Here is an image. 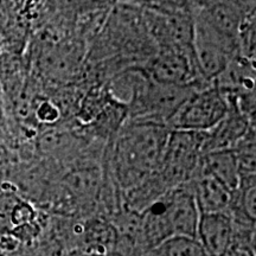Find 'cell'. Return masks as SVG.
<instances>
[{
    "label": "cell",
    "mask_w": 256,
    "mask_h": 256,
    "mask_svg": "<svg viewBox=\"0 0 256 256\" xmlns=\"http://www.w3.org/2000/svg\"><path fill=\"white\" fill-rule=\"evenodd\" d=\"M168 134L165 124L124 121L110 151V174L116 186L127 191L158 171Z\"/></svg>",
    "instance_id": "1"
},
{
    "label": "cell",
    "mask_w": 256,
    "mask_h": 256,
    "mask_svg": "<svg viewBox=\"0 0 256 256\" xmlns=\"http://www.w3.org/2000/svg\"><path fill=\"white\" fill-rule=\"evenodd\" d=\"M200 216L191 188L182 185L166 192L145 210L144 236L153 248L174 238L197 240Z\"/></svg>",
    "instance_id": "2"
},
{
    "label": "cell",
    "mask_w": 256,
    "mask_h": 256,
    "mask_svg": "<svg viewBox=\"0 0 256 256\" xmlns=\"http://www.w3.org/2000/svg\"><path fill=\"white\" fill-rule=\"evenodd\" d=\"M206 132L170 130L168 142L158 170L170 190L192 180L200 170Z\"/></svg>",
    "instance_id": "3"
},
{
    "label": "cell",
    "mask_w": 256,
    "mask_h": 256,
    "mask_svg": "<svg viewBox=\"0 0 256 256\" xmlns=\"http://www.w3.org/2000/svg\"><path fill=\"white\" fill-rule=\"evenodd\" d=\"M229 104L215 83L198 88L168 122L170 130L210 132L228 113Z\"/></svg>",
    "instance_id": "4"
},
{
    "label": "cell",
    "mask_w": 256,
    "mask_h": 256,
    "mask_svg": "<svg viewBox=\"0 0 256 256\" xmlns=\"http://www.w3.org/2000/svg\"><path fill=\"white\" fill-rule=\"evenodd\" d=\"M147 76L156 83L178 87H203L192 49H159L142 66Z\"/></svg>",
    "instance_id": "5"
},
{
    "label": "cell",
    "mask_w": 256,
    "mask_h": 256,
    "mask_svg": "<svg viewBox=\"0 0 256 256\" xmlns=\"http://www.w3.org/2000/svg\"><path fill=\"white\" fill-rule=\"evenodd\" d=\"M197 241L208 256H224L232 247L234 223L229 214H203L200 216Z\"/></svg>",
    "instance_id": "6"
},
{
    "label": "cell",
    "mask_w": 256,
    "mask_h": 256,
    "mask_svg": "<svg viewBox=\"0 0 256 256\" xmlns=\"http://www.w3.org/2000/svg\"><path fill=\"white\" fill-rule=\"evenodd\" d=\"M229 110L217 126L206 132L204 153L224 150H235L240 142L252 130V119L243 114L235 104H229Z\"/></svg>",
    "instance_id": "7"
},
{
    "label": "cell",
    "mask_w": 256,
    "mask_h": 256,
    "mask_svg": "<svg viewBox=\"0 0 256 256\" xmlns=\"http://www.w3.org/2000/svg\"><path fill=\"white\" fill-rule=\"evenodd\" d=\"M186 185L194 194L200 215L228 214V210L234 206L235 192L230 191L211 176L202 172L200 168Z\"/></svg>",
    "instance_id": "8"
},
{
    "label": "cell",
    "mask_w": 256,
    "mask_h": 256,
    "mask_svg": "<svg viewBox=\"0 0 256 256\" xmlns=\"http://www.w3.org/2000/svg\"><path fill=\"white\" fill-rule=\"evenodd\" d=\"M200 168L230 191L236 192L241 182L238 158L234 150L214 151L202 156Z\"/></svg>",
    "instance_id": "9"
},
{
    "label": "cell",
    "mask_w": 256,
    "mask_h": 256,
    "mask_svg": "<svg viewBox=\"0 0 256 256\" xmlns=\"http://www.w3.org/2000/svg\"><path fill=\"white\" fill-rule=\"evenodd\" d=\"M2 52H5V43L4 40H2V36H0V55H2Z\"/></svg>",
    "instance_id": "10"
}]
</instances>
